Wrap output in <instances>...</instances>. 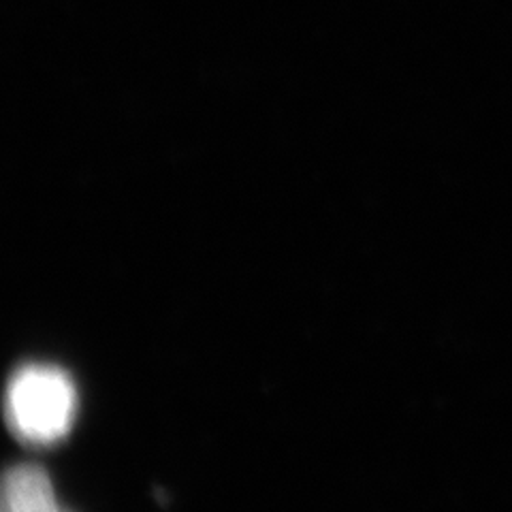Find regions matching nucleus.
<instances>
[{"mask_svg":"<svg viewBox=\"0 0 512 512\" xmlns=\"http://www.w3.org/2000/svg\"><path fill=\"white\" fill-rule=\"evenodd\" d=\"M0 512H69L54 493L52 478L35 463H20L7 470L0 491Z\"/></svg>","mask_w":512,"mask_h":512,"instance_id":"nucleus-2","label":"nucleus"},{"mask_svg":"<svg viewBox=\"0 0 512 512\" xmlns=\"http://www.w3.org/2000/svg\"><path fill=\"white\" fill-rule=\"evenodd\" d=\"M77 389L56 365H24L9 380L5 416L11 434L28 446H52L69 436Z\"/></svg>","mask_w":512,"mask_h":512,"instance_id":"nucleus-1","label":"nucleus"}]
</instances>
